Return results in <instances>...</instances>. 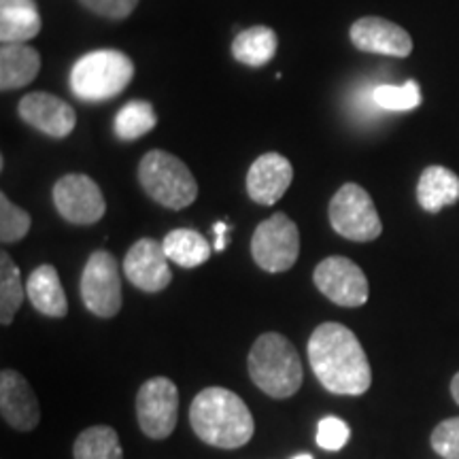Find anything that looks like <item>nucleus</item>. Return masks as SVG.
<instances>
[{
    "label": "nucleus",
    "mask_w": 459,
    "mask_h": 459,
    "mask_svg": "<svg viewBox=\"0 0 459 459\" xmlns=\"http://www.w3.org/2000/svg\"><path fill=\"white\" fill-rule=\"evenodd\" d=\"M308 361L328 392L361 395L372 385V370L364 347L347 325L328 321L315 328L308 341Z\"/></svg>",
    "instance_id": "f257e3e1"
},
{
    "label": "nucleus",
    "mask_w": 459,
    "mask_h": 459,
    "mask_svg": "<svg viewBox=\"0 0 459 459\" xmlns=\"http://www.w3.org/2000/svg\"><path fill=\"white\" fill-rule=\"evenodd\" d=\"M189 423L200 440L220 449H238L255 432L254 417L243 398L223 387H206L194 398Z\"/></svg>",
    "instance_id": "f03ea898"
},
{
    "label": "nucleus",
    "mask_w": 459,
    "mask_h": 459,
    "mask_svg": "<svg viewBox=\"0 0 459 459\" xmlns=\"http://www.w3.org/2000/svg\"><path fill=\"white\" fill-rule=\"evenodd\" d=\"M249 377L271 398H291L302 385V361L283 334L268 332L254 342L249 353Z\"/></svg>",
    "instance_id": "7ed1b4c3"
},
{
    "label": "nucleus",
    "mask_w": 459,
    "mask_h": 459,
    "mask_svg": "<svg viewBox=\"0 0 459 459\" xmlns=\"http://www.w3.org/2000/svg\"><path fill=\"white\" fill-rule=\"evenodd\" d=\"M134 77V65L117 49H96L79 57L71 71V90L85 102H105L119 96Z\"/></svg>",
    "instance_id": "20e7f679"
},
{
    "label": "nucleus",
    "mask_w": 459,
    "mask_h": 459,
    "mask_svg": "<svg viewBox=\"0 0 459 459\" xmlns=\"http://www.w3.org/2000/svg\"><path fill=\"white\" fill-rule=\"evenodd\" d=\"M139 181L149 198L172 211L186 209L198 196V183L187 164L162 149L145 153L139 164Z\"/></svg>",
    "instance_id": "39448f33"
},
{
    "label": "nucleus",
    "mask_w": 459,
    "mask_h": 459,
    "mask_svg": "<svg viewBox=\"0 0 459 459\" xmlns=\"http://www.w3.org/2000/svg\"><path fill=\"white\" fill-rule=\"evenodd\" d=\"M330 223L338 234L355 243H370L381 237L383 223L370 194L358 183L344 186L330 200Z\"/></svg>",
    "instance_id": "423d86ee"
},
{
    "label": "nucleus",
    "mask_w": 459,
    "mask_h": 459,
    "mask_svg": "<svg viewBox=\"0 0 459 459\" xmlns=\"http://www.w3.org/2000/svg\"><path fill=\"white\" fill-rule=\"evenodd\" d=\"M251 255L266 273H285L300 255V232L285 213H274L255 228Z\"/></svg>",
    "instance_id": "0eeeda50"
},
{
    "label": "nucleus",
    "mask_w": 459,
    "mask_h": 459,
    "mask_svg": "<svg viewBox=\"0 0 459 459\" xmlns=\"http://www.w3.org/2000/svg\"><path fill=\"white\" fill-rule=\"evenodd\" d=\"M179 415V392L166 377H153L145 381L136 395V417L143 434L153 440L169 438L175 432Z\"/></svg>",
    "instance_id": "6e6552de"
},
{
    "label": "nucleus",
    "mask_w": 459,
    "mask_h": 459,
    "mask_svg": "<svg viewBox=\"0 0 459 459\" xmlns=\"http://www.w3.org/2000/svg\"><path fill=\"white\" fill-rule=\"evenodd\" d=\"M82 298L90 313L115 317L122 308V279L108 251H94L82 274Z\"/></svg>",
    "instance_id": "1a4fd4ad"
},
{
    "label": "nucleus",
    "mask_w": 459,
    "mask_h": 459,
    "mask_svg": "<svg viewBox=\"0 0 459 459\" xmlns=\"http://www.w3.org/2000/svg\"><path fill=\"white\" fill-rule=\"evenodd\" d=\"M313 281L317 290L338 307L358 308L368 302V279L353 260L342 255L325 257L315 268Z\"/></svg>",
    "instance_id": "9d476101"
},
{
    "label": "nucleus",
    "mask_w": 459,
    "mask_h": 459,
    "mask_svg": "<svg viewBox=\"0 0 459 459\" xmlns=\"http://www.w3.org/2000/svg\"><path fill=\"white\" fill-rule=\"evenodd\" d=\"M54 203L57 213L77 226H91L100 221L107 211L105 196L99 183L88 175L71 172L54 186Z\"/></svg>",
    "instance_id": "9b49d317"
},
{
    "label": "nucleus",
    "mask_w": 459,
    "mask_h": 459,
    "mask_svg": "<svg viewBox=\"0 0 459 459\" xmlns=\"http://www.w3.org/2000/svg\"><path fill=\"white\" fill-rule=\"evenodd\" d=\"M124 273L132 285L149 294L166 290L172 281L164 245L153 238H141L130 247L124 260Z\"/></svg>",
    "instance_id": "f8f14e48"
},
{
    "label": "nucleus",
    "mask_w": 459,
    "mask_h": 459,
    "mask_svg": "<svg viewBox=\"0 0 459 459\" xmlns=\"http://www.w3.org/2000/svg\"><path fill=\"white\" fill-rule=\"evenodd\" d=\"M20 117L51 139H66L77 126L74 108L48 91H32L20 100Z\"/></svg>",
    "instance_id": "ddd939ff"
},
{
    "label": "nucleus",
    "mask_w": 459,
    "mask_h": 459,
    "mask_svg": "<svg viewBox=\"0 0 459 459\" xmlns=\"http://www.w3.org/2000/svg\"><path fill=\"white\" fill-rule=\"evenodd\" d=\"M294 179L291 162L281 153H264L247 172V194L257 204L273 206L285 196Z\"/></svg>",
    "instance_id": "4468645a"
},
{
    "label": "nucleus",
    "mask_w": 459,
    "mask_h": 459,
    "mask_svg": "<svg viewBox=\"0 0 459 459\" xmlns=\"http://www.w3.org/2000/svg\"><path fill=\"white\" fill-rule=\"evenodd\" d=\"M351 43L359 51L406 57L412 51V39L404 28L383 17H361L351 26Z\"/></svg>",
    "instance_id": "2eb2a0df"
},
{
    "label": "nucleus",
    "mask_w": 459,
    "mask_h": 459,
    "mask_svg": "<svg viewBox=\"0 0 459 459\" xmlns=\"http://www.w3.org/2000/svg\"><path fill=\"white\" fill-rule=\"evenodd\" d=\"M0 412L9 426L20 432H30L41 421L37 395L20 372L3 370L0 375Z\"/></svg>",
    "instance_id": "dca6fc26"
},
{
    "label": "nucleus",
    "mask_w": 459,
    "mask_h": 459,
    "mask_svg": "<svg viewBox=\"0 0 459 459\" xmlns=\"http://www.w3.org/2000/svg\"><path fill=\"white\" fill-rule=\"evenodd\" d=\"M41 71V56L28 43H3L0 49V90L11 91L32 83Z\"/></svg>",
    "instance_id": "f3484780"
},
{
    "label": "nucleus",
    "mask_w": 459,
    "mask_h": 459,
    "mask_svg": "<svg viewBox=\"0 0 459 459\" xmlns=\"http://www.w3.org/2000/svg\"><path fill=\"white\" fill-rule=\"evenodd\" d=\"M41 32V15L34 0H0V41L28 43Z\"/></svg>",
    "instance_id": "a211bd4d"
},
{
    "label": "nucleus",
    "mask_w": 459,
    "mask_h": 459,
    "mask_svg": "<svg viewBox=\"0 0 459 459\" xmlns=\"http://www.w3.org/2000/svg\"><path fill=\"white\" fill-rule=\"evenodd\" d=\"M26 294L30 298L32 307L48 317H65L68 313L65 287L51 264H43L28 277Z\"/></svg>",
    "instance_id": "6ab92c4d"
},
{
    "label": "nucleus",
    "mask_w": 459,
    "mask_h": 459,
    "mask_svg": "<svg viewBox=\"0 0 459 459\" xmlns=\"http://www.w3.org/2000/svg\"><path fill=\"white\" fill-rule=\"evenodd\" d=\"M417 200L423 211L438 213L459 200V177L445 166H428L417 183Z\"/></svg>",
    "instance_id": "aec40b11"
},
{
    "label": "nucleus",
    "mask_w": 459,
    "mask_h": 459,
    "mask_svg": "<svg viewBox=\"0 0 459 459\" xmlns=\"http://www.w3.org/2000/svg\"><path fill=\"white\" fill-rule=\"evenodd\" d=\"M277 32L268 26H254L240 30L232 41V56L240 65L260 68L273 60L277 54Z\"/></svg>",
    "instance_id": "412c9836"
},
{
    "label": "nucleus",
    "mask_w": 459,
    "mask_h": 459,
    "mask_svg": "<svg viewBox=\"0 0 459 459\" xmlns=\"http://www.w3.org/2000/svg\"><path fill=\"white\" fill-rule=\"evenodd\" d=\"M162 245L166 257L181 268H196L209 260L211 254H213L209 240L200 232H196V230L189 228L172 230V232L164 237Z\"/></svg>",
    "instance_id": "4be33fe9"
},
{
    "label": "nucleus",
    "mask_w": 459,
    "mask_h": 459,
    "mask_svg": "<svg viewBox=\"0 0 459 459\" xmlns=\"http://www.w3.org/2000/svg\"><path fill=\"white\" fill-rule=\"evenodd\" d=\"M74 459H124L119 436L108 426H91L74 440Z\"/></svg>",
    "instance_id": "5701e85b"
},
{
    "label": "nucleus",
    "mask_w": 459,
    "mask_h": 459,
    "mask_svg": "<svg viewBox=\"0 0 459 459\" xmlns=\"http://www.w3.org/2000/svg\"><path fill=\"white\" fill-rule=\"evenodd\" d=\"M26 298V287L22 283L20 268L9 254H0V324H13L15 313L20 311Z\"/></svg>",
    "instance_id": "b1692460"
},
{
    "label": "nucleus",
    "mask_w": 459,
    "mask_h": 459,
    "mask_svg": "<svg viewBox=\"0 0 459 459\" xmlns=\"http://www.w3.org/2000/svg\"><path fill=\"white\" fill-rule=\"evenodd\" d=\"M158 126V115L147 100H130L115 115L113 130L122 141H136Z\"/></svg>",
    "instance_id": "393cba45"
},
{
    "label": "nucleus",
    "mask_w": 459,
    "mask_h": 459,
    "mask_svg": "<svg viewBox=\"0 0 459 459\" xmlns=\"http://www.w3.org/2000/svg\"><path fill=\"white\" fill-rule=\"evenodd\" d=\"M372 100L385 111H411L421 105V90L417 82H406L404 85H377L372 90Z\"/></svg>",
    "instance_id": "a878e982"
},
{
    "label": "nucleus",
    "mask_w": 459,
    "mask_h": 459,
    "mask_svg": "<svg viewBox=\"0 0 459 459\" xmlns=\"http://www.w3.org/2000/svg\"><path fill=\"white\" fill-rule=\"evenodd\" d=\"M30 215L24 209L11 203L7 194H0V240L4 245L24 238L30 230Z\"/></svg>",
    "instance_id": "bb28decb"
},
{
    "label": "nucleus",
    "mask_w": 459,
    "mask_h": 459,
    "mask_svg": "<svg viewBox=\"0 0 459 459\" xmlns=\"http://www.w3.org/2000/svg\"><path fill=\"white\" fill-rule=\"evenodd\" d=\"M351 438V429L338 417H324L317 426V445L324 451H341Z\"/></svg>",
    "instance_id": "cd10ccee"
},
{
    "label": "nucleus",
    "mask_w": 459,
    "mask_h": 459,
    "mask_svg": "<svg viewBox=\"0 0 459 459\" xmlns=\"http://www.w3.org/2000/svg\"><path fill=\"white\" fill-rule=\"evenodd\" d=\"M432 446L440 457L459 459V417L445 419L432 432Z\"/></svg>",
    "instance_id": "c85d7f7f"
},
{
    "label": "nucleus",
    "mask_w": 459,
    "mask_h": 459,
    "mask_svg": "<svg viewBox=\"0 0 459 459\" xmlns=\"http://www.w3.org/2000/svg\"><path fill=\"white\" fill-rule=\"evenodd\" d=\"M79 4L108 20H126L136 9L139 0H79Z\"/></svg>",
    "instance_id": "c756f323"
},
{
    "label": "nucleus",
    "mask_w": 459,
    "mask_h": 459,
    "mask_svg": "<svg viewBox=\"0 0 459 459\" xmlns=\"http://www.w3.org/2000/svg\"><path fill=\"white\" fill-rule=\"evenodd\" d=\"M213 232H215V251H223L228 245L226 234L230 232V226L226 221H217L213 226Z\"/></svg>",
    "instance_id": "7c9ffc66"
},
{
    "label": "nucleus",
    "mask_w": 459,
    "mask_h": 459,
    "mask_svg": "<svg viewBox=\"0 0 459 459\" xmlns=\"http://www.w3.org/2000/svg\"><path fill=\"white\" fill-rule=\"evenodd\" d=\"M451 394H453V400L459 404V372L455 377H453V383H451Z\"/></svg>",
    "instance_id": "2f4dec72"
},
{
    "label": "nucleus",
    "mask_w": 459,
    "mask_h": 459,
    "mask_svg": "<svg viewBox=\"0 0 459 459\" xmlns=\"http://www.w3.org/2000/svg\"><path fill=\"white\" fill-rule=\"evenodd\" d=\"M291 459H313V455H308V453H300V455L291 457Z\"/></svg>",
    "instance_id": "473e14b6"
}]
</instances>
